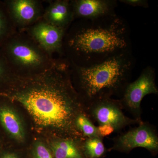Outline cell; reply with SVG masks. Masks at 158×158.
I'll list each match as a JSON object with an SVG mask.
<instances>
[{"instance_id": "obj_3", "label": "cell", "mask_w": 158, "mask_h": 158, "mask_svg": "<svg viewBox=\"0 0 158 158\" xmlns=\"http://www.w3.org/2000/svg\"><path fill=\"white\" fill-rule=\"evenodd\" d=\"M135 62L130 52L88 67L69 63L72 83L84 110L100 100L121 98L131 82Z\"/></svg>"}, {"instance_id": "obj_21", "label": "cell", "mask_w": 158, "mask_h": 158, "mask_svg": "<svg viewBox=\"0 0 158 158\" xmlns=\"http://www.w3.org/2000/svg\"><path fill=\"white\" fill-rule=\"evenodd\" d=\"M120 2L129 6H138L146 8L148 7V2L146 0H120Z\"/></svg>"}, {"instance_id": "obj_8", "label": "cell", "mask_w": 158, "mask_h": 158, "mask_svg": "<svg viewBox=\"0 0 158 158\" xmlns=\"http://www.w3.org/2000/svg\"><path fill=\"white\" fill-rule=\"evenodd\" d=\"M50 56L63 57V40L66 30L52 25L41 19L23 31Z\"/></svg>"}, {"instance_id": "obj_2", "label": "cell", "mask_w": 158, "mask_h": 158, "mask_svg": "<svg viewBox=\"0 0 158 158\" xmlns=\"http://www.w3.org/2000/svg\"><path fill=\"white\" fill-rule=\"evenodd\" d=\"M132 52L130 27L115 14L72 23L63 40V57L70 64L88 67Z\"/></svg>"}, {"instance_id": "obj_10", "label": "cell", "mask_w": 158, "mask_h": 158, "mask_svg": "<svg viewBox=\"0 0 158 158\" xmlns=\"http://www.w3.org/2000/svg\"><path fill=\"white\" fill-rule=\"evenodd\" d=\"M71 6L74 21L92 19L116 13L115 0H71Z\"/></svg>"}, {"instance_id": "obj_14", "label": "cell", "mask_w": 158, "mask_h": 158, "mask_svg": "<svg viewBox=\"0 0 158 158\" xmlns=\"http://www.w3.org/2000/svg\"><path fill=\"white\" fill-rule=\"evenodd\" d=\"M82 148L86 158H101L106 152L103 138L101 137L84 138Z\"/></svg>"}, {"instance_id": "obj_15", "label": "cell", "mask_w": 158, "mask_h": 158, "mask_svg": "<svg viewBox=\"0 0 158 158\" xmlns=\"http://www.w3.org/2000/svg\"><path fill=\"white\" fill-rule=\"evenodd\" d=\"M17 31L5 3L0 1V46Z\"/></svg>"}, {"instance_id": "obj_22", "label": "cell", "mask_w": 158, "mask_h": 158, "mask_svg": "<svg viewBox=\"0 0 158 158\" xmlns=\"http://www.w3.org/2000/svg\"><path fill=\"white\" fill-rule=\"evenodd\" d=\"M3 147H4V145L2 144V136L0 135V150L2 149Z\"/></svg>"}, {"instance_id": "obj_4", "label": "cell", "mask_w": 158, "mask_h": 158, "mask_svg": "<svg viewBox=\"0 0 158 158\" xmlns=\"http://www.w3.org/2000/svg\"><path fill=\"white\" fill-rule=\"evenodd\" d=\"M11 71L18 77L42 73L56 59L48 55L24 31H17L1 46Z\"/></svg>"}, {"instance_id": "obj_17", "label": "cell", "mask_w": 158, "mask_h": 158, "mask_svg": "<svg viewBox=\"0 0 158 158\" xmlns=\"http://www.w3.org/2000/svg\"><path fill=\"white\" fill-rule=\"evenodd\" d=\"M14 75L0 46V94L6 90Z\"/></svg>"}, {"instance_id": "obj_7", "label": "cell", "mask_w": 158, "mask_h": 158, "mask_svg": "<svg viewBox=\"0 0 158 158\" xmlns=\"http://www.w3.org/2000/svg\"><path fill=\"white\" fill-rule=\"evenodd\" d=\"M137 148H142L152 154L158 151V135L156 129L147 122H143L136 127L113 139L110 150L129 152Z\"/></svg>"}, {"instance_id": "obj_19", "label": "cell", "mask_w": 158, "mask_h": 158, "mask_svg": "<svg viewBox=\"0 0 158 158\" xmlns=\"http://www.w3.org/2000/svg\"><path fill=\"white\" fill-rule=\"evenodd\" d=\"M0 158H28V155L24 156L21 153L15 151L4 146L0 150Z\"/></svg>"}, {"instance_id": "obj_18", "label": "cell", "mask_w": 158, "mask_h": 158, "mask_svg": "<svg viewBox=\"0 0 158 158\" xmlns=\"http://www.w3.org/2000/svg\"><path fill=\"white\" fill-rule=\"evenodd\" d=\"M28 158H54L49 147L41 141H37L33 145Z\"/></svg>"}, {"instance_id": "obj_16", "label": "cell", "mask_w": 158, "mask_h": 158, "mask_svg": "<svg viewBox=\"0 0 158 158\" xmlns=\"http://www.w3.org/2000/svg\"><path fill=\"white\" fill-rule=\"evenodd\" d=\"M76 125L84 138L101 137L99 134L97 127L94 124L85 113H81L77 117Z\"/></svg>"}, {"instance_id": "obj_1", "label": "cell", "mask_w": 158, "mask_h": 158, "mask_svg": "<svg viewBox=\"0 0 158 158\" xmlns=\"http://www.w3.org/2000/svg\"><path fill=\"white\" fill-rule=\"evenodd\" d=\"M70 76L69 62L59 58L42 73L26 77L14 75L0 95L24 108L40 130L56 138H83L76 121L85 110Z\"/></svg>"}, {"instance_id": "obj_12", "label": "cell", "mask_w": 158, "mask_h": 158, "mask_svg": "<svg viewBox=\"0 0 158 158\" xmlns=\"http://www.w3.org/2000/svg\"><path fill=\"white\" fill-rule=\"evenodd\" d=\"M48 6L44 9L42 19L46 22L67 31L74 21L69 0L46 1Z\"/></svg>"}, {"instance_id": "obj_6", "label": "cell", "mask_w": 158, "mask_h": 158, "mask_svg": "<svg viewBox=\"0 0 158 158\" xmlns=\"http://www.w3.org/2000/svg\"><path fill=\"white\" fill-rule=\"evenodd\" d=\"M118 99L108 98L93 103L85 110V113L92 122L99 125L107 124L118 132L128 126L139 124L142 122L125 115Z\"/></svg>"}, {"instance_id": "obj_20", "label": "cell", "mask_w": 158, "mask_h": 158, "mask_svg": "<svg viewBox=\"0 0 158 158\" xmlns=\"http://www.w3.org/2000/svg\"><path fill=\"white\" fill-rule=\"evenodd\" d=\"M97 128L100 136L103 138L110 136L112 133L115 132L114 128L109 125H99Z\"/></svg>"}, {"instance_id": "obj_11", "label": "cell", "mask_w": 158, "mask_h": 158, "mask_svg": "<svg viewBox=\"0 0 158 158\" xmlns=\"http://www.w3.org/2000/svg\"><path fill=\"white\" fill-rule=\"evenodd\" d=\"M0 131L18 141L25 139V133L22 121L11 102L5 97L0 95Z\"/></svg>"}, {"instance_id": "obj_9", "label": "cell", "mask_w": 158, "mask_h": 158, "mask_svg": "<svg viewBox=\"0 0 158 158\" xmlns=\"http://www.w3.org/2000/svg\"><path fill=\"white\" fill-rule=\"evenodd\" d=\"M9 16L17 31H23L42 19L44 8L40 0H5Z\"/></svg>"}, {"instance_id": "obj_5", "label": "cell", "mask_w": 158, "mask_h": 158, "mask_svg": "<svg viewBox=\"0 0 158 158\" xmlns=\"http://www.w3.org/2000/svg\"><path fill=\"white\" fill-rule=\"evenodd\" d=\"M154 69L148 66L144 69L138 78L130 82L123 96L118 99L123 110L131 114L133 118L142 121L141 102L143 98L150 94H158Z\"/></svg>"}, {"instance_id": "obj_13", "label": "cell", "mask_w": 158, "mask_h": 158, "mask_svg": "<svg viewBox=\"0 0 158 158\" xmlns=\"http://www.w3.org/2000/svg\"><path fill=\"white\" fill-rule=\"evenodd\" d=\"M84 138L55 137L49 147L54 158H86L82 148Z\"/></svg>"}]
</instances>
